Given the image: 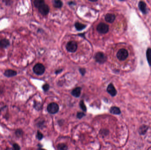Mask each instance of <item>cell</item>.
<instances>
[{"label": "cell", "mask_w": 151, "mask_h": 150, "mask_svg": "<svg viewBox=\"0 0 151 150\" xmlns=\"http://www.w3.org/2000/svg\"><path fill=\"white\" fill-rule=\"evenodd\" d=\"M43 90L45 91V92L47 91L50 89V85L48 84H45V85H43Z\"/></svg>", "instance_id": "obj_24"}, {"label": "cell", "mask_w": 151, "mask_h": 150, "mask_svg": "<svg viewBox=\"0 0 151 150\" xmlns=\"http://www.w3.org/2000/svg\"><path fill=\"white\" fill-rule=\"evenodd\" d=\"M107 91L112 96H115L117 93V92L112 84H110L107 88Z\"/></svg>", "instance_id": "obj_8"}, {"label": "cell", "mask_w": 151, "mask_h": 150, "mask_svg": "<svg viewBox=\"0 0 151 150\" xmlns=\"http://www.w3.org/2000/svg\"><path fill=\"white\" fill-rule=\"evenodd\" d=\"M34 4L36 8H38V11L43 15H47L49 13L50 11L49 6L45 3L44 1L35 0L34 2Z\"/></svg>", "instance_id": "obj_1"}, {"label": "cell", "mask_w": 151, "mask_h": 150, "mask_svg": "<svg viewBox=\"0 0 151 150\" xmlns=\"http://www.w3.org/2000/svg\"><path fill=\"white\" fill-rule=\"evenodd\" d=\"M67 51L70 52H74L77 49V45L75 41H70L67 43L66 46Z\"/></svg>", "instance_id": "obj_5"}, {"label": "cell", "mask_w": 151, "mask_h": 150, "mask_svg": "<svg viewBox=\"0 0 151 150\" xmlns=\"http://www.w3.org/2000/svg\"><path fill=\"white\" fill-rule=\"evenodd\" d=\"M138 7L140 11L144 14H146L147 13V10L146 5L144 2H140L138 4Z\"/></svg>", "instance_id": "obj_9"}, {"label": "cell", "mask_w": 151, "mask_h": 150, "mask_svg": "<svg viewBox=\"0 0 151 150\" xmlns=\"http://www.w3.org/2000/svg\"><path fill=\"white\" fill-rule=\"evenodd\" d=\"M147 59L150 66H151V49L148 48L146 52Z\"/></svg>", "instance_id": "obj_17"}, {"label": "cell", "mask_w": 151, "mask_h": 150, "mask_svg": "<svg viewBox=\"0 0 151 150\" xmlns=\"http://www.w3.org/2000/svg\"><path fill=\"white\" fill-rule=\"evenodd\" d=\"M79 70L80 71V73H81V74H82V75H84V74H85L86 70L84 69V68H81V69H80Z\"/></svg>", "instance_id": "obj_26"}, {"label": "cell", "mask_w": 151, "mask_h": 150, "mask_svg": "<svg viewBox=\"0 0 151 150\" xmlns=\"http://www.w3.org/2000/svg\"><path fill=\"white\" fill-rule=\"evenodd\" d=\"M109 27L108 25L104 23H100L97 27V30L101 33H106L108 32Z\"/></svg>", "instance_id": "obj_6"}, {"label": "cell", "mask_w": 151, "mask_h": 150, "mask_svg": "<svg viewBox=\"0 0 151 150\" xmlns=\"http://www.w3.org/2000/svg\"><path fill=\"white\" fill-rule=\"evenodd\" d=\"M47 110L50 114H55L58 112L59 108L57 103H51L48 105Z\"/></svg>", "instance_id": "obj_3"}, {"label": "cell", "mask_w": 151, "mask_h": 150, "mask_svg": "<svg viewBox=\"0 0 151 150\" xmlns=\"http://www.w3.org/2000/svg\"><path fill=\"white\" fill-rule=\"evenodd\" d=\"M15 134L16 136L17 137H21L23 135V132L21 129H17V130H16Z\"/></svg>", "instance_id": "obj_21"}, {"label": "cell", "mask_w": 151, "mask_h": 150, "mask_svg": "<svg viewBox=\"0 0 151 150\" xmlns=\"http://www.w3.org/2000/svg\"><path fill=\"white\" fill-rule=\"evenodd\" d=\"M58 150H68V147L65 144H60L57 146Z\"/></svg>", "instance_id": "obj_19"}, {"label": "cell", "mask_w": 151, "mask_h": 150, "mask_svg": "<svg viewBox=\"0 0 151 150\" xmlns=\"http://www.w3.org/2000/svg\"><path fill=\"white\" fill-rule=\"evenodd\" d=\"M36 137L38 140H41L43 138V135L41 132H40L39 131H38Z\"/></svg>", "instance_id": "obj_23"}, {"label": "cell", "mask_w": 151, "mask_h": 150, "mask_svg": "<svg viewBox=\"0 0 151 150\" xmlns=\"http://www.w3.org/2000/svg\"><path fill=\"white\" fill-rule=\"evenodd\" d=\"M148 129V127L145 125L141 126L139 129V134L140 135H144L146 134L147 131Z\"/></svg>", "instance_id": "obj_15"}, {"label": "cell", "mask_w": 151, "mask_h": 150, "mask_svg": "<svg viewBox=\"0 0 151 150\" xmlns=\"http://www.w3.org/2000/svg\"><path fill=\"white\" fill-rule=\"evenodd\" d=\"M95 59L97 62L99 64H102L107 61V57L104 53L101 52H99L97 53L95 56Z\"/></svg>", "instance_id": "obj_7"}, {"label": "cell", "mask_w": 151, "mask_h": 150, "mask_svg": "<svg viewBox=\"0 0 151 150\" xmlns=\"http://www.w3.org/2000/svg\"><path fill=\"white\" fill-rule=\"evenodd\" d=\"M38 150H45V149H42V148H39V149H38Z\"/></svg>", "instance_id": "obj_29"}, {"label": "cell", "mask_w": 151, "mask_h": 150, "mask_svg": "<svg viewBox=\"0 0 151 150\" xmlns=\"http://www.w3.org/2000/svg\"><path fill=\"white\" fill-rule=\"evenodd\" d=\"M81 90L82 89L81 87H76L72 91L71 94L73 96L78 98L81 94Z\"/></svg>", "instance_id": "obj_11"}, {"label": "cell", "mask_w": 151, "mask_h": 150, "mask_svg": "<svg viewBox=\"0 0 151 150\" xmlns=\"http://www.w3.org/2000/svg\"><path fill=\"white\" fill-rule=\"evenodd\" d=\"M4 75L7 77H12L17 75L16 71L12 70H6L4 73Z\"/></svg>", "instance_id": "obj_12"}, {"label": "cell", "mask_w": 151, "mask_h": 150, "mask_svg": "<svg viewBox=\"0 0 151 150\" xmlns=\"http://www.w3.org/2000/svg\"><path fill=\"white\" fill-rule=\"evenodd\" d=\"M85 116V114H84V113L82 112H79L77 113V115H76V117L79 119H81L83 117H84Z\"/></svg>", "instance_id": "obj_22"}, {"label": "cell", "mask_w": 151, "mask_h": 150, "mask_svg": "<svg viewBox=\"0 0 151 150\" xmlns=\"http://www.w3.org/2000/svg\"><path fill=\"white\" fill-rule=\"evenodd\" d=\"M33 71L34 73L38 75H42L43 74L45 71V67L41 64H37L33 67Z\"/></svg>", "instance_id": "obj_4"}, {"label": "cell", "mask_w": 151, "mask_h": 150, "mask_svg": "<svg viewBox=\"0 0 151 150\" xmlns=\"http://www.w3.org/2000/svg\"><path fill=\"white\" fill-rule=\"evenodd\" d=\"M106 21L110 23H112L114 22L115 20V15L113 14L108 13L106 15Z\"/></svg>", "instance_id": "obj_10"}, {"label": "cell", "mask_w": 151, "mask_h": 150, "mask_svg": "<svg viewBox=\"0 0 151 150\" xmlns=\"http://www.w3.org/2000/svg\"><path fill=\"white\" fill-rule=\"evenodd\" d=\"M61 71H62V70H57L56 72V74H59V73H60V72H61Z\"/></svg>", "instance_id": "obj_28"}, {"label": "cell", "mask_w": 151, "mask_h": 150, "mask_svg": "<svg viewBox=\"0 0 151 150\" xmlns=\"http://www.w3.org/2000/svg\"><path fill=\"white\" fill-rule=\"evenodd\" d=\"M10 45L9 41L6 39H3L0 41V47L2 48H6Z\"/></svg>", "instance_id": "obj_14"}, {"label": "cell", "mask_w": 151, "mask_h": 150, "mask_svg": "<svg viewBox=\"0 0 151 150\" xmlns=\"http://www.w3.org/2000/svg\"><path fill=\"white\" fill-rule=\"evenodd\" d=\"M80 106L83 111H86L87 108H86V107L85 105V103H84V100H82L81 101L80 103Z\"/></svg>", "instance_id": "obj_20"}, {"label": "cell", "mask_w": 151, "mask_h": 150, "mask_svg": "<svg viewBox=\"0 0 151 150\" xmlns=\"http://www.w3.org/2000/svg\"><path fill=\"white\" fill-rule=\"evenodd\" d=\"M13 147L14 150H20V146L17 144H13Z\"/></svg>", "instance_id": "obj_25"}, {"label": "cell", "mask_w": 151, "mask_h": 150, "mask_svg": "<svg viewBox=\"0 0 151 150\" xmlns=\"http://www.w3.org/2000/svg\"><path fill=\"white\" fill-rule=\"evenodd\" d=\"M44 123V121H39V122L38 123V127H42V126H43Z\"/></svg>", "instance_id": "obj_27"}, {"label": "cell", "mask_w": 151, "mask_h": 150, "mask_svg": "<svg viewBox=\"0 0 151 150\" xmlns=\"http://www.w3.org/2000/svg\"><path fill=\"white\" fill-rule=\"evenodd\" d=\"M75 27L77 30L80 31V30H83V29H84L86 27V26L85 25L82 24L81 23L77 22V23H75Z\"/></svg>", "instance_id": "obj_16"}, {"label": "cell", "mask_w": 151, "mask_h": 150, "mask_svg": "<svg viewBox=\"0 0 151 150\" xmlns=\"http://www.w3.org/2000/svg\"><path fill=\"white\" fill-rule=\"evenodd\" d=\"M110 113L118 115L121 113L120 109L117 107H112L110 109Z\"/></svg>", "instance_id": "obj_13"}, {"label": "cell", "mask_w": 151, "mask_h": 150, "mask_svg": "<svg viewBox=\"0 0 151 150\" xmlns=\"http://www.w3.org/2000/svg\"><path fill=\"white\" fill-rule=\"evenodd\" d=\"M62 2L59 0H55L53 2V6L56 8H61L62 6Z\"/></svg>", "instance_id": "obj_18"}, {"label": "cell", "mask_w": 151, "mask_h": 150, "mask_svg": "<svg viewBox=\"0 0 151 150\" xmlns=\"http://www.w3.org/2000/svg\"><path fill=\"white\" fill-rule=\"evenodd\" d=\"M128 56V52L125 49H121L117 53V57L119 60H125L126 59Z\"/></svg>", "instance_id": "obj_2"}]
</instances>
